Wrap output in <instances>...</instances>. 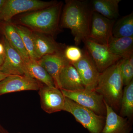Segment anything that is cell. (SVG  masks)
Instances as JSON below:
<instances>
[{"instance_id":"obj_1","label":"cell","mask_w":133,"mask_h":133,"mask_svg":"<svg viewBox=\"0 0 133 133\" xmlns=\"http://www.w3.org/2000/svg\"><path fill=\"white\" fill-rule=\"evenodd\" d=\"M61 15V28L71 30L76 46L88 39L93 10L90 2L81 0L65 1Z\"/></svg>"},{"instance_id":"obj_14","label":"cell","mask_w":133,"mask_h":133,"mask_svg":"<svg viewBox=\"0 0 133 133\" xmlns=\"http://www.w3.org/2000/svg\"><path fill=\"white\" fill-rule=\"evenodd\" d=\"M37 62L51 77L54 81L55 87L60 89L59 73L62 69L69 63L65 57L64 52L45 55Z\"/></svg>"},{"instance_id":"obj_16","label":"cell","mask_w":133,"mask_h":133,"mask_svg":"<svg viewBox=\"0 0 133 133\" xmlns=\"http://www.w3.org/2000/svg\"><path fill=\"white\" fill-rule=\"evenodd\" d=\"M59 80L60 89L72 91L85 89L78 72L70 63L61 70Z\"/></svg>"},{"instance_id":"obj_17","label":"cell","mask_w":133,"mask_h":133,"mask_svg":"<svg viewBox=\"0 0 133 133\" xmlns=\"http://www.w3.org/2000/svg\"><path fill=\"white\" fill-rule=\"evenodd\" d=\"M0 30L10 44L21 55L24 62L29 61L30 58L28 53L12 22H0Z\"/></svg>"},{"instance_id":"obj_5","label":"cell","mask_w":133,"mask_h":133,"mask_svg":"<svg viewBox=\"0 0 133 133\" xmlns=\"http://www.w3.org/2000/svg\"><path fill=\"white\" fill-rule=\"evenodd\" d=\"M57 2L39 0H6L0 11V22H12L16 15L45 8Z\"/></svg>"},{"instance_id":"obj_26","label":"cell","mask_w":133,"mask_h":133,"mask_svg":"<svg viewBox=\"0 0 133 133\" xmlns=\"http://www.w3.org/2000/svg\"><path fill=\"white\" fill-rule=\"evenodd\" d=\"M5 53L2 55H0V67L2 65L4 60H5Z\"/></svg>"},{"instance_id":"obj_8","label":"cell","mask_w":133,"mask_h":133,"mask_svg":"<svg viewBox=\"0 0 133 133\" xmlns=\"http://www.w3.org/2000/svg\"><path fill=\"white\" fill-rule=\"evenodd\" d=\"M3 43L5 49V58L2 65L0 67V72L8 76L25 75L30 76L24 59L4 36Z\"/></svg>"},{"instance_id":"obj_30","label":"cell","mask_w":133,"mask_h":133,"mask_svg":"<svg viewBox=\"0 0 133 133\" xmlns=\"http://www.w3.org/2000/svg\"><path fill=\"white\" fill-rule=\"evenodd\" d=\"M0 133H8L5 131L3 128L0 126Z\"/></svg>"},{"instance_id":"obj_7","label":"cell","mask_w":133,"mask_h":133,"mask_svg":"<svg viewBox=\"0 0 133 133\" xmlns=\"http://www.w3.org/2000/svg\"><path fill=\"white\" fill-rule=\"evenodd\" d=\"M100 73L122 58L112 53L107 45L87 39L83 42Z\"/></svg>"},{"instance_id":"obj_24","label":"cell","mask_w":133,"mask_h":133,"mask_svg":"<svg viewBox=\"0 0 133 133\" xmlns=\"http://www.w3.org/2000/svg\"><path fill=\"white\" fill-rule=\"evenodd\" d=\"M120 69L124 85L133 80V55L120 59Z\"/></svg>"},{"instance_id":"obj_22","label":"cell","mask_w":133,"mask_h":133,"mask_svg":"<svg viewBox=\"0 0 133 133\" xmlns=\"http://www.w3.org/2000/svg\"><path fill=\"white\" fill-rule=\"evenodd\" d=\"M12 23L17 32L22 38L30 59L37 61L38 59L36 55L32 30L25 26Z\"/></svg>"},{"instance_id":"obj_13","label":"cell","mask_w":133,"mask_h":133,"mask_svg":"<svg viewBox=\"0 0 133 133\" xmlns=\"http://www.w3.org/2000/svg\"><path fill=\"white\" fill-rule=\"evenodd\" d=\"M32 31L36 55L38 60L45 55L64 51L66 46L56 42L52 36Z\"/></svg>"},{"instance_id":"obj_12","label":"cell","mask_w":133,"mask_h":133,"mask_svg":"<svg viewBox=\"0 0 133 133\" xmlns=\"http://www.w3.org/2000/svg\"><path fill=\"white\" fill-rule=\"evenodd\" d=\"M38 91L43 111L50 114L63 111L65 97L60 89L43 84Z\"/></svg>"},{"instance_id":"obj_25","label":"cell","mask_w":133,"mask_h":133,"mask_svg":"<svg viewBox=\"0 0 133 133\" xmlns=\"http://www.w3.org/2000/svg\"><path fill=\"white\" fill-rule=\"evenodd\" d=\"M83 50L77 46H66L64 51L65 57L70 63L78 62L83 57Z\"/></svg>"},{"instance_id":"obj_18","label":"cell","mask_w":133,"mask_h":133,"mask_svg":"<svg viewBox=\"0 0 133 133\" xmlns=\"http://www.w3.org/2000/svg\"><path fill=\"white\" fill-rule=\"evenodd\" d=\"M121 0H92L90 2L94 12L111 20L119 16V4Z\"/></svg>"},{"instance_id":"obj_27","label":"cell","mask_w":133,"mask_h":133,"mask_svg":"<svg viewBox=\"0 0 133 133\" xmlns=\"http://www.w3.org/2000/svg\"><path fill=\"white\" fill-rule=\"evenodd\" d=\"M5 53L4 46L2 44L0 43V55H2Z\"/></svg>"},{"instance_id":"obj_6","label":"cell","mask_w":133,"mask_h":133,"mask_svg":"<svg viewBox=\"0 0 133 133\" xmlns=\"http://www.w3.org/2000/svg\"><path fill=\"white\" fill-rule=\"evenodd\" d=\"M60 90L65 97L90 109L98 115L105 116L106 115V107L104 98L95 91L85 89L74 91L62 89Z\"/></svg>"},{"instance_id":"obj_28","label":"cell","mask_w":133,"mask_h":133,"mask_svg":"<svg viewBox=\"0 0 133 133\" xmlns=\"http://www.w3.org/2000/svg\"><path fill=\"white\" fill-rule=\"evenodd\" d=\"M6 0H0V11L2 9Z\"/></svg>"},{"instance_id":"obj_10","label":"cell","mask_w":133,"mask_h":133,"mask_svg":"<svg viewBox=\"0 0 133 133\" xmlns=\"http://www.w3.org/2000/svg\"><path fill=\"white\" fill-rule=\"evenodd\" d=\"M115 22V20L107 19L97 13L94 12L88 39L108 46L113 37L112 29Z\"/></svg>"},{"instance_id":"obj_21","label":"cell","mask_w":133,"mask_h":133,"mask_svg":"<svg viewBox=\"0 0 133 133\" xmlns=\"http://www.w3.org/2000/svg\"><path fill=\"white\" fill-rule=\"evenodd\" d=\"M115 38L133 37V13L121 17L115 22L112 29Z\"/></svg>"},{"instance_id":"obj_20","label":"cell","mask_w":133,"mask_h":133,"mask_svg":"<svg viewBox=\"0 0 133 133\" xmlns=\"http://www.w3.org/2000/svg\"><path fill=\"white\" fill-rule=\"evenodd\" d=\"M29 76L50 87H55L54 81L46 70L38 64L37 61L30 59L25 62Z\"/></svg>"},{"instance_id":"obj_19","label":"cell","mask_w":133,"mask_h":133,"mask_svg":"<svg viewBox=\"0 0 133 133\" xmlns=\"http://www.w3.org/2000/svg\"><path fill=\"white\" fill-rule=\"evenodd\" d=\"M108 46L115 55L122 58L128 57L133 55V37H113Z\"/></svg>"},{"instance_id":"obj_23","label":"cell","mask_w":133,"mask_h":133,"mask_svg":"<svg viewBox=\"0 0 133 133\" xmlns=\"http://www.w3.org/2000/svg\"><path fill=\"white\" fill-rule=\"evenodd\" d=\"M120 115L122 117L131 118L133 115V80L123 90Z\"/></svg>"},{"instance_id":"obj_11","label":"cell","mask_w":133,"mask_h":133,"mask_svg":"<svg viewBox=\"0 0 133 133\" xmlns=\"http://www.w3.org/2000/svg\"><path fill=\"white\" fill-rule=\"evenodd\" d=\"M43 84L30 76H8L0 81V96L21 91H38Z\"/></svg>"},{"instance_id":"obj_4","label":"cell","mask_w":133,"mask_h":133,"mask_svg":"<svg viewBox=\"0 0 133 133\" xmlns=\"http://www.w3.org/2000/svg\"><path fill=\"white\" fill-rule=\"evenodd\" d=\"M63 111L72 115L76 121L90 133H100L104 127L105 116L98 115L90 109L65 97Z\"/></svg>"},{"instance_id":"obj_15","label":"cell","mask_w":133,"mask_h":133,"mask_svg":"<svg viewBox=\"0 0 133 133\" xmlns=\"http://www.w3.org/2000/svg\"><path fill=\"white\" fill-rule=\"evenodd\" d=\"M106 116L105 125L100 133H129L131 127L127 118L119 115L105 102Z\"/></svg>"},{"instance_id":"obj_2","label":"cell","mask_w":133,"mask_h":133,"mask_svg":"<svg viewBox=\"0 0 133 133\" xmlns=\"http://www.w3.org/2000/svg\"><path fill=\"white\" fill-rule=\"evenodd\" d=\"M63 3L58 2L45 8L27 12L19 16L17 22L32 31L54 37L60 31V23Z\"/></svg>"},{"instance_id":"obj_3","label":"cell","mask_w":133,"mask_h":133,"mask_svg":"<svg viewBox=\"0 0 133 133\" xmlns=\"http://www.w3.org/2000/svg\"><path fill=\"white\" fill-rule=\"evenodd\" d=\"M120 59L101 73L95 90L102 95L105 102L115 111L120 109L123 92L124 84L121 71Z\"/></svg>"},{"instance_id":"obj_29","label":"cell","mask_w":133,"mask_h":133,"mask_svg":"<svg viewBox=\"0 0 133 133\" xmlns=\"http://www.w3.org/2000/svg\"><path fill=\"white\" fill-rule=\"evenodd\" d=\"M7 76H8L0 72V81H1L3 79L5 78Z\"/></svg>"},{"instance_id":"obj_9","label":"cell","mask_w":133,"mask_h":133,"mask_svg":"<svg viewBox=\"0 0 133 133\" xmlns=\"http://www.w3.org/2000/svg\"><path fill=\"white\" fill-rule=\"evenodd\" d=\"M72 64L78 72L85 89L95 91L101 73L98 70L88 51L86 49L84 50L81 59Z\"/></svg>"}]
</instances>
